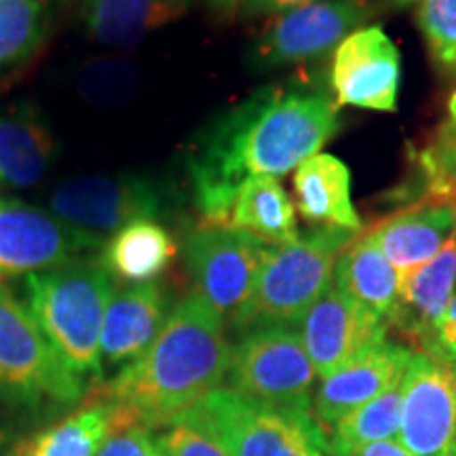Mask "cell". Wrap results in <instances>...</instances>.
<instances>
[{
  "label": "cell",
  "mask_w": 456,
  "mask_h": 456,
  "mask_svg": "<svg viewBox=\"0 0 456 456\" xmlns=\"http://www.w3.org/2000/svg\"><path fill=\"white\" fill-rule=\"evenodd\" d=\"M357 232L322 226L294 241L275 245L262 266L254 292L232 315V330L298 326L334 281V266Z\"/></svg>",
  "instance_id": "277c9868"
},
{
  "label": "cell",
  "mask_w": 456,
  "mask_h": 456,
  "mask_svg": "<svg viewBox=\"0 0 456 456\" xmlns=\"http://www.w3.org/2000/svg\"><path fill=\"white\" fill-rule=\"evenodd\" d=\"M169 296L157 281L129 285L108 302L102 328V363L129 366L155 342L167 322Z\"/></svg>",
  "instance_id": "ac0fdd59"
},
{
  "label": "cell",
  "mask_w": 456,
  "mask_h": 456,
  "mask_svg": "<svg viewBox=\"0 0 456 456\" xmlns=\"http://www.w3.org/2000/svg\"><path fill=\"white\" fill-rule=\"evenodd\" d=\"M454 288L456 235L436 258L406 275H399L397 305L389 317V328H395L419 353H427L437 323L452 300Z\"/></svg>",
  "instance_id": "e0dca14e"
},
{
  "label": "cell",
  "mask_w": 456,
  "mask_h": 456,
  "mask_svg": "<svg viewBox=\"0 0 456 456\" xmlns=\"http://www.w3.org/2000/svg\"><path fill=\"white\" fill-rule=\"evenodd\" d=\"M334 283L389 326L397 305L399 277L370 231L357 232L334 266Z\"/></svg>",
  "instance_id": "7402d4cb"
},
{
  "label": "cell",
  "mask_w": 456,
  "mask_h": 456,
  "mask_svg": "<svg viewBox=\"0 0 456 456\" xmlns=\"http://www.w3.org/2000/svg\"><path fill=\"white\" fill-rule=\"evenodd\" d=\"M368 231L397 271V277L406 275L436 258L456 235V199L427 191Z\"/></svg>",
  "instance_id": "2e32d148"
},
{
  "label": "cell",
  "mask_w": 456,
  "mask_h": 456,
  "mask_svg": "<svg viewBox=\"0 0 456 456\" xmlns=\"http://www.w3.org/2000/svg\"><path fill=\"white\" fill-rule=\"evenodd\" d=\"M302 345L322 379L332 376L340 366L387 338L389 326L363 309L332 281L302 319Z\"/></svg>",
  "instance_id": "5bb4252c"
},
{
  "label": "cell",
  "mask_w": 456,
  "mask_h": 456,
  "mask_svg": "<svg viewBox=\"0 0 456 456\" xmlns=\"http://www.w3.org/2000/svg\"><path fill=\"white\" fill-rule=\"evenodd\" d=\"M427 191L456 199V118H446L436 138L420 152Z\"/></svg>",
  "instance_id": "f546056e"
},
{
  "label": "cell",
  "mask_w": 456,
  "mask_h": 456,
  "mask_svg": "<svg viewBox=\"0 0 456 456\" xmlns=\"http://www.w3.org/2000/svg\"><path fill=\"white\" fill-rule=\"evenodd\" d=\"M157 444L165 456H228L218 444L184 423L165 427Z\"/></svg>",
  "instance_id": "4dcf8cb0"
},
{
  "label": "cell",
  "mask_w": 456,
  "mask_h": 456,
  "mask_svg": "<svg viewBox=\"0 0 456 456\" xmlns=\"http://www.w3.org/2000/svg\"><path fill=\"white\" fill-rule=\"evenodd\" d=\"M98 456H165L157 440L148 436L144 427H127L112 431Z\"/></svg>",
  "instance_id": "1f68e13d"
},
{
  "label": "cell",
  "mask_w": 456,
  "mask_h": 456,
  "mask_svg": "<svg viewBox=\"0 0 456 456\" xmlns=\"http://www.w3.org/2000/svg\"><path fill=\"white\" fill-rule=\"evenodd\" d=\"M26 309L61 362L85 383L104 374L100 342L112 277L100 262L74 260L24 277Z\"/></svg>",
  "instance_id": "3957f363"
},
{
  "label": "cell",
  "mask_w": 456,
  "mask_h": 456,
  "mask_svg": "<svg viewBox=\"0 0 456 456\" xmlns=\"http://www.w3.org/2000/svg\"><path fill=\"white\" fill-rule=\"evenodd\" d=\"M77 83L81 95L91 104L118 106L138 94L140 74L127 61L95 60L81 68Z\"/></svg>",
  "instance_id": "83f0119b"
},
{
  "label": "cell",
  "mask_w": 456,
  "mask_h": 456,
  "mask_svg": "<svg viewBox=\"0 0 456 456\" xmlns=\"http://www.w3.org/2000/svg\"><path fill=\"white\" fill-rule=\"evenodd\" d=\"M414 353L391 340L368 346L332 376L323 379L315 397V414L328 429L345 416L391 391L403 380Z\"/></svg>",
  "instance_id": "9a60e30c"
},
{
  "label": "cell",
  "mask_w": 456,
  "mask_h": 456,
  "mask_svg": "<svg viewBox=\"0 0 456 456\" xmlns=\"http://www.w3.org/2000/svg\"><path fill=\"white\" fill-rule=\"evenodd\" d=\"M212 3L220 9H232V7H243L245 0H212Z\"/></svg>",
  "instance_id": "d590c367"
},
{
  "label": "cell",
  "mask_w": 456,
  "mask_h": 456,
  "mask_svg": "<svg viewBox=\"0 0 456 456\" xmlns=\"http://www.w3.org/2000/svg\"><path fill=\"white\" fill-rule=\"evenodd\" d=\"M399 444L412 456H450L456 444V374L440 359L414 353L402 380Z\"/></svg>",
  "instance_id": "7c38bea8"
},
{
  "label": "cell",
  "mask_w": 456,
  "mask_h": 456,
  "mask_svg": "<svg viewBox=\"0 0 456 456\" xmlns=\"http://www.w3.org/2000/svg\"><path fill=\"white\" fill-rule=\"evenodd\" d=\"M178 243L159 220H135L102 245L100 265L117 281L138 285L155 281L174 262Z\"/></svg>",
  "instance_id": "603a6c76"
},
{
  "label": "cell",
  "mask_w": 456,
  "mask_h": 456,
  "mask_svg": "<svg viewBox=\"0 0 456 456\" xmlns=\"http://www.w3.org/2000/svg\"><path fill=\"white\" fill-rule=\"evenodd\" d=\"M416 20L433 61L456 72V0H420Z\"/></svg>",
  "instance_id": "f1b7e54d"
},
{
  "label": "cell",
  "mask_w": 456,
  "mask_h": 456,
  "mask_svg": "<svg viewBox=\"0 0 456 456\" xmlns=\"http://www.w3.org/2000/svg\"><path fill=\"white\" fill-rule=\"evenodd\" d=\"M87 383L61 362L24 302L0 283V402L13 408L68 406L85 399Z\"/></svg>",
  "instance_id": "8992f818"
},
{
  "label": "cell",
  "mask_w": 456,
  "mask_h": 456,
  "mask_svg": "<svg viewBox=\"0 0 456 456\" xmlns=\"http://www.w3.org/2000/svg\"><path fill=\"white\" fill-rule=\"evenodd\" d=\"M220 226L252 232L271 245L298 239L296 209L281 182L269 175L245 180L237 188Z\"/></svg>",
  "instance_id": "cb8c5ba5"
},
{
  "label": "cell",
  "mask_w": 456,
  "mask_h": 456,
  "mask_svg": "<svg viewBox=\"0 0 456 456\" xmlns=\"http://www.w3.org/2000/svg\"><path fill=\"white\" fill-rule=\"evenodd\" d=\"M368 20L362 0H319L275 15L254 45L260 68H288L328 55Z\"/></svg>",
  "instance_id": "30bf717a"
},
{
  "label": "cell",
  "mask_w": 456,
  "mask_h": 456,
  "mask_svg": "<svg viewBox=\"0 0 456 456\" xmlns=\"http://www.w3.org/2000/svg\"><path fill=\"white\" fill-rule=\"evenodd\" d=\"M55 155V135L34 102L20 100L0 108V192L38 184Z\"/></svg>",
  "instance_id": "d6986e66"
},
{
  "label": "cell",
  "mask_w": 456,
  "mask_h": 456,
  "mask_svg": "<svg viewBox=\"0 0 456 456\" xmlns=\"http://www.w3.org/2000/svg\"><path fill=\"white\" fill-rule=\"evenodd\" d=\"M357 456H412V454H410L399 442L385 440V442L368 444V446L359 450Z\"/></svg>",
  "instance_id": "e575fe53"
},
{
  "label": "cell",
  "mask_w": 456,
  "mask_h": 456,
  "mask_svg": "<svg viewBox=\"0 0 456 456\" xmlns=\"http://www.w3.org/2000/svg\"><path fill=\"white\" fill-rule=\"evenodd\" d=\"M338 131V106L319 89L273 85L228 110L199 140L191 171L199 224L220 226L237 188L300 167Z\"/></svg>",
  "instance_id": "6da1fadb"
},
{
  "label": "cell",
  "mask_w": 456,
  "mask_h": 456,
  "mask_svg": "<svg viewBox=\"0 0 456 456\" xmlns=\"http://www.w3.org/2000/svg\"><path fill=\"white\" fill-rule=\"evenodd\" d=\"M315 376L302 338L288 326L248 330L231 346L228 387L262 403L311 410Z\"/></svg>",
  "instance_id": "52a82bcc"
},
{
  "label": "cell",
  "mask_w": 456,
  "mask_h": 456,
  "mask_svg": "<svg viewBox=\"0 0 456 456\" xmlns=\"http://www.w3.org/2000/svg\"><path fill=\"white\" fill-rule=\"evenodd\" d=\"M68 0H0V83L45 47Z\"/></svg>",
  "instance_id": "d4e9b609"
},
{
  "label": "cell",
  "mask_w": 456,
  "mask_h": 456,
  "mask_svg": "<svg viewBox=\"0 0 456 456\" xmlns=\"http://www.w3.org/2000/svg\"><path fill=\"white\" fill-rule=\"evenodd\" d=\"M454 374H456V368H454Z\"/></svg>",
  "instance_id": "ab89813d"
},
{
  "label": "cell",
  "mask_w": 456,
  "mask_h": 456,
  "mask_svg": "<svg viewBox=\"0 0 456 456\" xmlns=\"http://www.w3.org/2000/svg\"><path fill=\"white\" fill-rule=\"evenodd\" d=\"M402 423V383L332 427L330 456H357L368 444L393 440Z\"/></svg>",
  "instance_id": "4316f807"
},
{
  "label": "cell",
  "mask_w": 456,
  "mask_h": 456,
  "mask_svg": "<svg viewBox=\"0 0 456 456\" xmlns=\"http://www.w3.org/2000/svg\"><path fill=\"white\" fill-rule=\"evenodd\" d=\"M391 3L395 4V7H406V4H412L416 0H391Z\"/></svg>",
  "instance_id": "8d00e7d4"
},
{
  "label": "cell",
  "mask_w": 456,
  "mask_h": 456,
  "mask_svg": "<svg viewBox=\"0 0 456 456\" xmlns=\"http://www.w3.org/2000/svg\"><path fill=\"white\" fill-rule=\"evenodd\" d=\"M450 456H456V444H454V448H452V454H450Z\"/></svg>",
  "instance_id": "f35d334b"
},
{
  "label": "cell",
  "mask_w": 456,
  "mask_h": 456,
  "mask_svg": "<svg viewBox=\"0 0 456 456\" xmlns=\"http://www.w3.org/2000/svg\"><path fill=\"white\" fill-rule=\"evenodd\" d=\"M427 355L456 368V292L452 300H450L446 313L440 319V323H437L436 336H433Z\"/></svg>",
  "instance_id": "d6a6232c"
},
{
  "label": "cell",
  "mask_w": 456,
  "mask_h": 456,
  "mask_svg": "<svg viewBox=\"0 0 456 456\" xmlns=\"http://www.w3.org/2000/svg\"><path fill=\"white\" fill-rule=\"evenodd\" d=\"M112 431V408L85 397L77 412L20 444L13 456H98Z\"/></svg>",
  "instance_id": "484cf974"
},
{
  "label": "cell",
  "mask_w": 456,
  "mask_h": 456,
  "mask_svg": "<svg viewBox=\"0 0 456 456\" xmlns=\"http://www.w3.org/2000/svg\"><path fill=\"white\" fill-rule=\"evenodd\" d=\"M298 214L311 224L362 232V220L351 201V171L338 157L313 155L294 174Z\"/></svg>",
  "instance_id": "44dd1931"
},
{
  "label": "cell",
  "mask_w": 456,
  "mask_h": 456,
  "mask_svg": "<svg viewBox=\"0 0 456 456\" xmlns=\"http://www.w3.org/2000/svg\"><path fill=\"white\" fill-rule=\"evenodd\" d=\"M182 249L197 292L222 317L231 319L254 292L275 245L237 228L197 224L186 235Z\"/></svg>",
  "instance_id": "9c48e42d"
},
{
  "label": "cell",
  "mask_w": 456,
  "mask_h": 456,
  "mask_svg": "<svg viewBox=\"0 0 456 456\" xmlns=\"http://www.w3.org/2000/svg\"><path fill=\"white\" fill-rule=\"evenodd\" d=\"M191 0H81L78 21L94 43L134 49L188 13Z\"/></svg>",
  "instance_id": "ffe728a7"
},
{
  "label": "cell",
  "mask_w": 456,
  "mask_h": 456,
  "mask_svg": "<svg viewBox=\"0 0 456 456\" xmlns=\"http://www.w3.org/2000/svg\"><path fill=\"white\" fill-rule=\"evenodd\" d=\"M167 201V192L151 178L135 174L83 175L57 186L49 209L78 235L104 245L131 222L163 218Z\"/></svg>",
  "instance_id": "ba28073f"
},
{
  "label": "cell",
  "mask_w": 456,
  "mask_h": 456,
  "mask_svg": "<svg viewBox=\"0 0 456 456\" xmlns=\"http://www.w3.org/2000/svg\"><path fill=\"white\" fill-rule=\"evenodd\" d=\"M231 366L224 317L199 292L169 313L148 351L89 393L112 408L114 431L161 429L218 389Z\"/></svg>",
  "instance_id": "7a4b0ae2"
},
{
  "label": "cell",
  "mask_w": 456,
  "mask_h": 456,
  "mask_svg": "<svg viewBox=\"0 0 456 456\" xmlns=\"http://www.w3.org/2000/svg\"><path fill=\"white\" fill-rule=\"evenodd\" d=\"M399 78L402 57L380 26L359 28L334 49L330 83L336 106L395 112Z\"/></svg>",
  "instance_id": "4fadbf2b"
},
{
  "label": "cell",
  "mask_w": 456,
  "mask_h": 456,
  "mask_svg": "<svg viewBox=\"0 0 456 456\" xmlns=\"http://www.w3.org/2000/svg\"><path fill=\"white\" fill-rule=\"evenodd\" d=\"M102 249L53 214L0 195V283L55 269Z\"/></svg>",
  "instance_id": "8fae6325"
},
{
  "label": "cell",
  "mask_w": 456,
  "mask_h": 456,
  "mask_svg": "<svg viewBox=\"0 0 456 456\" xmlns=\"http://www.w3.org/2000/svg\"><path fill=\"white\" fill-rule=\"evenodd\" d=\"M175 423L208 436L228 456L328 454V440L311 410L277 408L222 387L208 393Z\"/></svg>",
  "instance_id": "5b68a950"
},
{
  "label": "cell",
  "mask_w": 456,
  "mask_h": 456,
  "mask_svg": "<svg viewBox=\"0 0 456 456\" xmlns=\"http://www.w3.org/2000/svg\"><path fill=\"white\" fill-rule=\"evenodd\" d=\"M4 440H7V436H4V431L0 429V448H3V444H4Z\"/></svg>",
  "instance_id": "74e56055"
},
{
  "label": "cell",
  "mask_w": 456,
  "mask_h": 456,
  "mask_svg": "<svg viewBox=\"0 0 456 456\" xmlns=\"http://www.w3.org/2000/svg\"><path fill=\"white\" fill-rule=\"evenodd\" d=\"M313 3L319 0H245L241 11L248 17H275Z\"/></svg>",
  "instance_id": "836d02e7"
}]
</instances>
